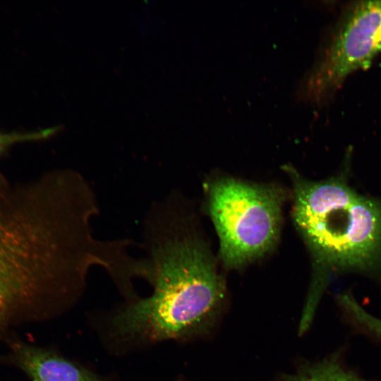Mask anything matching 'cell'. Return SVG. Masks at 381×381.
Here are the masks:
<instances>
[{"label": "cell", "mask_w": 381, "mask_h": 381, "mask_svg": "<svg viewBox=\"0 0 381 381\" xmlns=\"http://www.w3.org/2000/svg\"><path fill=\"white\" fill-rule=\"evenodd\" d=\"M144 243L152 268L150 296L130 301L113 316L111 332L122 340L155 342L200 332L217 315L224 281L197 240L169 233L151 206Z\"/></svg>", "instance_id": "obj_1"}, {"label": "cell", "mask_w": 381, "mask_h": 381, "mask_svg": "<svg viewBox=\"0 0 381 381\" xmlns=\"http://www.w3.org/2000/svg\"><path fill=\"white\" fill-rule=\"evenodd\" d=\"M291 176L294 220L315 262L306 303L318 307L332 271L363 272L381 281V200L361 195L341 176Z\"/></svg>", "instance_id": "obj_2"}, {"label": "cell", "mask_w": 381, "mask_h": 381, "mask_svg": "<svg viewBox=\"0 0 381 381\" xmlns=\"http://www.w3.org/2000/svg\"><path fill=\"white\" fill-rule=\"evenodd\" d=\"M284 193L278 186L231 178L212 182L210 214L220 242V257L230 268L262 255L275 243Z\"/></svg>", "instance_id": "obj_3"}, {"label": "cell", "mask_w": 381, "mask_h": 381, "mask_svg": "<svg viewBox=\"0 0 381 381\" xmlns=\"http://www.w3.org/2000/svg\"><path fill=\"white\" fill-rule=\"evenodd\" d=\"M381 52V1H356L343 8L306 83V97L329 101L346 79L369 68Z\"/></svg>", "instance_id": "obj_4"}, {"label": "cell", "mask_w": 381, "mask_h": 381, "mask_svg": "<svg viewBox=\"0 0 381 381\" xmlns=\"http://www.w3.org/2000/svg\"><path fill=\"white\" fill-rule=\"evenodd\" d=\"M17 356L32 381H102L73 362L37 348L20 346Z\"/></svg>", "instance_id": "obj_5"}, {"label": "cell", "mask_w": 381, "mask_h": 381, "mask_svg": "<svg viewBox=\"0 0 381 381\" xmlns=\"http://www.w3.org/2000/svg\"><path fill=\"white\" fill-rule=\"evenodd\" d=\"M284 381H368L347 369L337 353L303 366Z\"/></svg>", "instance_id": "obj_6"}, {"label": "cell", "mask_w": 381, "mask_h": 381, "mask_svg": "<svg viewBox=\"0 0 381 381\" xmlns=\"http://www.w3.org/2000/svg\"><path fill=\"white\" fill-rule=\"evenodd\" d=\"M26 305H29V296L23 282L13 274L0 270V324Z\"/></svg>", "instance_id": "obj_7"}, {"label": "cell", "mask_w": 381, "mask_h": 381, "mask_svg": "<svg viewBox=\"0 0 381 381\" xmlns=\"http://www.w3.org/2000/svg\"><path fill=\"white\" fill-rule=\"evenodd\" d=\"M338 304L349 320L356 325L381 340V318L373 315L361 306L349 294L337 298Z\"/></svg>", "instance_id": "obj_8"}, {"label": "cell", "mask_w": 381, "mask_h": 381, "mask_svg": "<svg viewBox=\"0 0 381 381\" xmlns=\"http://www.w3.org/2000/svg\"><path fill=\"white\" fill-rule=\"evenodd\" d=\"M55 131L54 128H48L32 132H0V156L16 143L42 140L52 135Z\"/></svg>", "instance_id": "obj_9"}]
</instances>
